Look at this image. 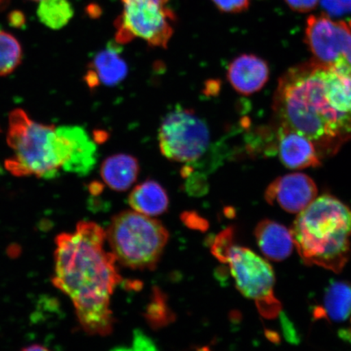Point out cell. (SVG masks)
Wrapping results in <instances>:
<instances>
[{"label": "cell", "mask_w": 351, "mask_h": 351, "mask_svg": "<svg viewBox=\"0 0 351 351\" xmlns=\"http://www.w3.org/2000/svg\"><path fill=\"white\" fill-rule=\"evenodd\" d=\"M339 335L340 339L348 341L351 343V328L341 329Z\"/></svg>", "instance_id": "4316f807"}, {"label": "cell", "mask_w": 351, "mask_h": 351, "mask_svg": "<svg viewBox=\"0 0 351 351\" xmlns=\"http://www.w3.org/2000/svg\"><path fill=\"white\" fill-rule=\"evenodd\" d=\"M291 232L306 265L340 273L349 261L351 208L335 197H315L298 213Z\"/></svg>", "instance_id": "3957f363"}, {"label": "cell", "mask_w": 351, "mask_h": 351, "mask_svg": "<svg viewBox=\"0 0 351 351\" xmlns=\"http://www.w3.org/2000/svg\"><path fill=\"white\" fill-rule=\"evenodd\" d=\"M11 0H0V11H2L5 8Z\"/></svg>", "instance_id": "f1b7e54d"}, {"label": "cell", "mask_w": 351, "mask_h": 351, "mask_svg": "<svg viewBox=\"0 0 351 351\" xmlns=\"http://www.w3.org/2000/svg\"><path fill=\"white\" fill-rule=\"evenodd\" d=\"M254 236L263 256L271 261L285 260L295 247L291 230L270 219H263L258 223Z\"/></svg>", "instance_id": "9a60e30c"}, {"label": "cell", "mask_w": 351, "mask_h": 351, "mask_svg": "<svg viewBox=\"0 0 351 351\" xmlns=\"http://www.w3.org/2000/svg\"><path fill=\"white\" fill-rule=\"evenodd\" d=\"M134 345L135 346V349L137 350L155 349V348L151 346V345H153L152 341L145 336L143 333L140 332H136Z\"/></svg>", "instance_id": "d4e9b609"}, {"label": "cell", "mask_w": 351, "mask_h": 351, "mask_svg": "<svg viewBox=\"0 0 351 351\" xmlns=\"http://www.w3.org/2000/svg\"><path fill=\"white\" fill-rule=\"evenodd\" d=\"M292 10L298 12H308L315 10L319 0H285Z\"/></svg>", "instance_id": "cb8c5ba5"}, {"label": "cell", "mask_w": 351, "mask_h": 351, "mask_svg": "<svg viewBox=\"0 0 351 351\" xmlns=\"http://www.w3.org/2000/svg\"><path fill=\"white\" fill-rule=\"evenodd\" d=\"M212 252L217 260L229 265L237 288L256 302L262 317L274 319L280 315L282 307L274 295L275 275L269 263L251 250L236 245L232 234L219 236Z\"/></svg>", "instance_id": "8992f818"}, {"label": "cell", "mask_w": 351, "mask_h": 351, "mask_svg": "<svg viewBox=\"0 0 351 351\" xmlns=\"http://www.w3.org/2000/svg\"><path fill=\"white\" fill-rule=\"evenodd\" d=\"M158 142L161 153L169 160L195 164L208 150L210 131L194 111L177 106L162 121Z\"/></svg>", "instance_id": "ba28073f"}, {"label": "cell", "mask_w": 351, "mask_h": 351, "mask_svg": "<svg viewBox=\"0 0 351 351\" xmlns=\"http://www.w3.org/2000/svg\"><path fill=\"white\" fill-rule=\"evenodd\" d=\"M22 59V48L12 34L0 30V77L6 76L19 67Z\"/></svg>", "instance_id": "ffe728a7"}, {"label": "cell", "mask_w": 351, "mask_h": 351, "mask_svg": "<svg viewBox=\"0 0 351 351\" xmlns=\"http://www.w3.org/2000/svg\"><path fill=\"white\" fill-rule=\"evenodd\" d=\"M305 42L315 60L351 75V21H333L327 15L310 16Z\"/></svg>", "instance_id": "9c48e42d"}, {"label": "cell", "mask_w": 351, "mask_h": 351, "mask_svg": "<svg viewBox=\"0 0 351 351\" xmlns=\"http://www.w3.org/2000/svg\"><path fill=\"white\" fill-rule=\"evenodd\" d=\"M105 241L106 232L91 221L79 222L75 231L56 239L53 284L71 298L79 322L92 335L112 332L111 297L121 282Z\"/></svg>", "instance_id": "7a4b0ae2"}, {"label": "cell", "mask_w": 351, "mask_h": 351, "mask_svg": "<svg viewBox=\"0 0 351 351\" xmlns=\"http://www.w3.org/2000/svg\"><path fill=\"white\" fill-rule=\"evenodd\" d=\"M34 1H41V0H34Z\"/></svg>", "instance_id": "f546056e"}, {"label": "cell", "mask_w": 351, "mask_h": 351, "mask_svg": "<svg viewBox=\"0 0 351 351\" xmlns=\"http://www.w3.org/2000/svg\"><path fill=\"white\" fill-rule=\"evenodd\" d=\"M265 197L269 204H278L289 213H300L317 197V187L306 174H287L274 180Z\"/></svg>", "instance_id": "30bf717a"}, {"label": "cell", "mask_w": 351, "mask_h": 351, "mask_svg": "<svg viewBox=\"0 0 351 351\" xmlns=\"http://www.w3.org/2000/svg\"><path fill=\"white\" fill-rule=\"evenodd\" d=\"M215 5L223 12L239 13L247 10L251 0H212Z\"/></svg>", "instance_id": "7402d4cb"}, {"label": "cell", "mask_w": 351, "mask_h": 351, "mask_svg": "<svg viewBox=\"0 0 351 351\" xmlns=\"http://www.w3.org/2000/svg\"><path fill=\"white\" fill-rule=\"evenodd\" d=\"M129 203L135 212L152 217L164 214L169 208V199L160 183L147 180L131 191Z\"/></svg>", "instance_id": "ac0fdd59"}, {"label": "cell", "mask_w": 351, "mask_h": 351, "mask_svg": "<svg viewBox=\"0 0 351 351\" xmlns=\"http://www.w3.org/2000/svg\"><path fill=\"white\" fill-rule=\"evenodd\" d=\"M322 7L328 16H341L351 14V0H319Z\"/></svg>", "instance_id": "44dd1931"}, {"label": "cell", "mask_w": 351, "mask_h": 351, "mask_svg": "<svg viewBox=\"0 0 351 351\" xmlns=\"http://www.w3.org/2000/svg\"><path fill=\"white\" fill-rule=\"evenodd\" d=\"M63 129L69 140L70 156L62 169L79 176L89 174L97 162V145L80 126L64 125Z\"/></svg>", "instance_id": "5bb4252c"}, {"label": "cell", "mask_w": 351, "mask_h": 351, "mask_svg": "<svg viewBox=\"0 0 351 351\" xmlns=\"http://www.w3.org/2000/svg\"><path fill=\"white\" fill-rule=\"evenodd\" d=\"M140 167L135 157L117 154L107 158L101 165L100 174L104 182L117 191H125L138 178Z\"/></svg>", "instance_id": "e0dca14e"}, {"label": "cell", "mask_w": 351, "mask_h": 351, "mask_svg": "<svg viewBox=\"0 0 351 351\" xmlns=\"http://www.w3.org/2000/svg\"><path fill=\"white\" fill-rule=\"evenodd\" d=\"M269 77L266 61L254 55H241L228 68V79L234 89L245 95L260 91Z\"/></svg>", "instance_id": "7c38bea8"}, {"label": "cell", "mask_w": 351, "mask_h": 351, "mask_svg": "<svg viewBox=\"0 0 351 351\" xmlns=\"http://www.w3.org/2000/svg\"><path fill=\"white\" fill-rule=\"evenodd\" d=\"M276 137V151L282 163L288 169L317 168L322 164L314 143L304 135L279 126Z\"/></svg>", "instance_id": "8fae6325"}, {"label": "cell", "mask_w": 351, "mask_h": 351, "mask_svg": "<svg viewBox=\"0 0 351 351\" xmlns=\"http://www.w3.org/2000/svg\"><path fill=\"white\" fill-rule=\"evenodd\" d=\"M46 348L41 346H32L29 348L24 349V350L34 351V350H47Z\"/></svg>", "instance_id": "83f0119b"}, {"label": "cell", "mask_w": 351, "mask_h": 351, "mask_svg": "<svg viewBox=\"0 0 351 351\" xmlns=\"http://www.w3.org/2000/svg\"><path fill=\"white\" fill-rule=\"evenodd\" d=\"M121 51L119 43L111 42L106 49L95 55L86 76L88 85L91 88L99 84L113 86L125 80L129 69Z\"/></svg>", "instance_id": "4fadbf2b"}, {"label": "cell", "mask_w": 351, "mask_h": 351, "mask_svg": "<svg viewBox=\"0 0 351 351\" xmlns=\"http://www.w3.org/2000/svg\"><path fill=\"white\" fill-rule=\"evenodd\" d=\"M7 142L13 156L6 168L19 177L53 178L70 156L69 141L60 127L34 121L22 109L10 113Z\"/></svg>", "instance_id": "277c9868"}, {"label": "cell", "mask_w": 351, "mask_h": 351, "mask_svg": "<svg viewBox=\"0 0 351 351\" xmlns=\"http://www.w3.org/2000/svg\"><path fill=\"white\" fill-rule=\"evenodd\" d=\"M313 315L315 319L337 323L348 320L351 317V284L332 280L324 291L322 306H317Z\"/></svg>", "instance_id": "2e32d148"}, {"label": "cell", "mask_w": 351, "mask_h": 351, "mask_svg": "<svg viewBox=\"0 0 351 351\" xmlns=\"http://www.w3.org/2000/svg\"><path fill=\"white\" fill-rule=\"evenodd\" d=\"M280 323H282V330L289 342L293 344H298L300 342L297 331L293 326V323L282 311H280Z\"/></svg>", "instance_id": "603a6c76"}, {"label": "cell", "mask_w": 351, "mask_h": 351, "mask_svg": "<svg viewBox=\"0 0 351 351\" xmlns=\"http://www.w3.org/2000/svg\"><path fill=\"white\" fill-rule=\"evenodd\" d=\"M274 109L280 125L309 138L322 159L351 139V75L318 61L280 77Z\"/></svg>", "instance_id": "6da1fadb"}, {"label": "cell", "mask_w": 351, "mask_h": 351, "mask_svg": "<svg viewBox=\"0 0 351 351\" xmlns=\"http://www.w3.org/2000/svg\"><path fill=\"white\" fill-rule=\"evenodd\" d=\"M123 12L116 21V42L128 43L143 39L149 45L166 48L173 36L174 12L169 0H121Z\"/></svg>", "instance_id": "52a82bcc"}, {"label": "cell", "mask_w": 351, "mask_h": 351, "mask_svg": "<svg viewBox=\"0 0 351 351\" xmlns=\"http://www.w3.org/2000/svg\"><path fill=\"white\" fill-rule=\"evenodd\" d=\"M8 22L12 27L21 28L25 24V16L23 12L13 11L8 16Z\"/></svg>", "instance_id": "484cf974"}, {"label": "cell", "mask_w": 351, "mask_h": 351, "mask_svg": "<svg viewBox=\"0 0 351 351\" xmlns=\"http://www.w3.org/2000/svg\"><path fill=\"white\" fill-rule=\"evenodd\" d=\"M37 13L43 24L60 29L72 19L74 11L68 0H41Z\"/></svg>", "instance_id": "d6986e66"}, {"label": "cell", "mask_w": 351, "mask_h": 351, "mask_svg": "<svg viewBox=\"0 0 351 351\" xmlns=\"http://www.w3.org/2000/svg\"><path fill=\"white\" fill-rule=\"evenodd\" d=\"M169 237L160 221L134 210L114 217L106 232V240L117 261L134 270L155 269Z\"/></svg>", "instance_id": "5b68a950"}]
</instances>
